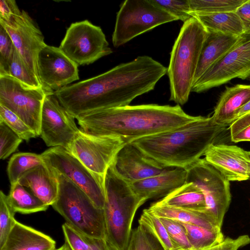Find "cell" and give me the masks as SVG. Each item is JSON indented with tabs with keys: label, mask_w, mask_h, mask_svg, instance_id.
<instances>
[{
	"label": "cell",
	"mask_w": 250,
	"mask_h": 250,
	"mask_svg": "<svg viewBox=\"0 0 250 250\" xmlns=\"http://www.w3.org/2000/svg\"><path fill=\"white\" fill-rule=\"evenodd\" d=\"M148 209L159 218H168L212 230L221 229L204 210L177 208L159 205L155 203L152 204Z\"/></svg>",
	"instance_id": "cell-24"
},
{
	"label": "cell",
	"mask_w": 250,
	"mask_h": 250,
	"mask_svg": "<svg viewBox=\"0 0 250 250\" xmlns=\"http://www.w3.org/2000/svg\"><path fill=\"white\" fill-rule=\"evenodd\" d=\"M193 249H202L221 242L225 238L221 229L212 230L202 227L182 223Z\"/></svg>",
	"instance_id": "cell-30"
},
{
	"label": "cell",
	"mask_w": 250,
	"mask_h": 250,
	"mask_svg": "<svg viewBox=\"0 0 250 250\" xmlns=\"http://www.w3.org/2000/svg\"><path fill=\"white\" fill-rule=\"evenodd\" d=\"M21 11L14 0H1L0 1V21L9 22L20 15Z\"/></svg>",
	"instance_id": "cell-43"
},
{
	"label": "cell",
	"mask_w": 250,
	"mask_h": 250,
	"mask_svg": "<svg viewBox=\"0 0 250 250\" xmlns=\"http://www.w3.org/2000/svg\"><path fill=\"white\" fill-rule=\"evenodd\" d=\"M59 191L52 205L71 227L84 234L105 239L103 209L99 208L79 187L57 173Z\"/></svg>",
	"instance_id": "cell-6"
},
{
	"label": "cell",
	"mask_w": 250,
	"mask_h": 250,
	"mask_svg": "<svg viewBox=\"0 0 250 250\" xmlns=\"http://www.w3.org/2000/svg\"><path fill=\"white\" fill-rule=\"evenodd\" d=\"M167 68L147 56L119 64L95 77L67 85L54 94L75 119L95 111L129 105L154 89Z\"/></svg>",
	"instance_id": "cell-1"
},
{
	"label": "cell",
	"mask_w": 250,
	"mask_h": 250,
	"mask_svg": "<svg viewBox=\"0 0 250 250\" xmlns=\"http://www.w3.org/2000/svg\"><path fill=\"white\" fill-rule=\"evenodd\" d=\"M205 160L229 181H242L250 177L248 152L234 145L214 144L204 154Z\"/></svg>",
	"instance_id": "cell-18"
},
{
	"label": "cell",
	"mask_w": 250,
	"mask_h": 250,
	"mask_svg": "<svg viewBox=\"0 0 250 250\" xmlns=\"http://www.w3.org/2000/svg\"><path fill=\"white\" fill-rule=\"evenodd\" d=\"M208 32L239 36L244 33L241 20L235 12L215 13H190Z\"/></svg>",
	"instance_id": "cell-25"
},
{
	"label": "cell",
	"mask_w": 250,
	"mask_h": 250,
	"mask_svg": "<svg viewBox=\"0 0 250 250\" xmlns=\"http://www.w3.org/2000/svg\"><path fill=\"white\" fill-rule=\"evenodd\" d=\"M37 76L42 86L54 91L79 79L78 65L59 47L46 45L39 53Z\"/></svg>",
	"instance_id": "cell-15"
},
{
	"label": "cell",
	"mask_w": 250,
	"mask_h": 250,
	"mask_svg": "<svg viewBox=\"0 0 250 250\" xmlns=\"http://www.w3.org/2000/svg\"><path fill=\"white\" fill-rule=\"evenodd\" d=\"M186 169L172 167L166 171L130 184L134 193L146 201L163 198L187 181Z\"/></svg>",
	"instance_id": "cell-19"
},
{
	"label": "cell",
	"mask_w": 250,
	"mask_h": 250,
	"mask_svg": "<svg viewBox=\"0 0 250 250\" xmlns=\"http://www.w3.org/2000/svg\"><path fill=\"white\" fill-rule=\"evenodd\" d=\"M190 13L235 12L246 0H189Z\"/></svg>",
	"instance_id": "cell-32"
},
{
	"label": "cell",
	"mask_w": 250,
	"mask_h": 250,
	"mask_svg": "<svg viewBox=\"0 0 250 250\" xmlns=\"http://www.w3.org/2000/svg\"><path fill=\"white\" fill-rule=\"evenodd\" d=\"M250 101V85L239 84L227 87L211 117L218 125H229L236 119L240 109Z\"/></svg>",
	"instance_id": "cell-22"
},
{
	"label": "cell",
	"mask_w": 250,
	"mask_h": 250,
	"mask_svg": "<svg viewBox=\"0 0 250 250\" xmlns=\"http://www.w3.org/2000/svg\"><path fill=\"white\" fill-rule=\"evenodd\" d=\"M0 122H3L22 140L29 141L37 137L34 131L18 116L0 104Z\"/></svg>",
	"instance_id": "cell-35"
},
{
	"label": "cell",
	"mask_w": 250,
	"mask_h": 250,
	"mask_svg": "<svg viewBox=\"0 0 250 250\" xmlns=\"http://www.w3.org/2000/svg\"><path fill=\"white\" fill-rule=\"evenodd\" d=\"M177 20L153 0H126L117 14L113 44L118 47L160 25Z\"/></svg>",
	"instance_id": "cell-7"
},
{
	"label": "cell",
	"mask_w": 250,
	"mask_h": 250,
	"mask_svg": "<svg viewBox=\"0 0 250 250\" xmlns=\"http://www.w3.org/2000/svg\"><path fill=\"white\" fill-rule=\"evenodd\" d=\"M111 165L117 174L130 184L172 168L150 158L131 143H126L121 147Z\"/></svg>",
	"instance_id": "cell-17"
},
{
	"label": "cell",
	"mask_w": 250,
	"mask_h": 250,
	"mask_svg": "<svg viewBox=\"0 0 250 250\" xmlns=\"http://www.w3.org/2000/svg\"><path fill=\"white\" fill-rule=\"evenodd\" d=\"M126 250H165L158 239L146 228L139 225L132 229Z\"/></svg>",
	"instance_id": "cell-34"
},
{
	"label": "cell",
	"mask_w": 250,
	"mask_h": 250,
	"mask_svg": "<svg viewBox=\"0 0 250 250\" xmlns=\"http://www.w3.org/2000/svg\"><path fill=\"white\" fill-rule=\"evenodd\" d=\"M153 1L172 15L178 20L184 22L191 18L189 0H153Z\"/></svg>",
	"instance_id": "cell-40"
},
{
	"label": "cell",
	"mask_w": 250,
	"mask_h": 250,
	"mask_svg": "<svg viewBox=\"0 0 250 250\" xmlns=\"http://www.w3.org/2000/svg\"><path fill=\"white\" fill-rule=\"evenodd\" d=\"M10 36L14 46L28 66L37 75L39 52L46 46L44 37L34 21L24 10L9 22L0 21Z\"/></svg>",
	"instance_id": "cell-16"
},
{
	"label": "cell",
	"mask_w": 250,
	"mask_h": 250,
	"mask_svg": "<svg viewBox=\"0 0 250 250\" xmlns=\"http://www.w3.org/2000/svg\"><path fill=\"white\" fill-rule=\"evenodd\" d=\"M250 243L249 235H241L235 238L225 237L220 243L213 246L202 249H180L177 250H239L240 248Z\"/></svg>",
	"instance_id": "cell-42"
},
{
	"label": "cell",
	"mask_w": 250,
	"mask_h": 250,
	"mask_svg": "<svg viewBox=\"0 0 250 250\" xmlns=\"http://www.w3.org/2000/svg\"><path fill=\"white\" fill-rule=\"evenodd\" d=\"M155 203L161 206L195 210H205L206 208L203 191L191 182H186Z\"/></svg>",
	"instance_id": "cell-26"
},
{
	"label": "cell",
	"mask_w": 250,
	"mask_h": 250,
	"mask_svg": "<svg viewBox=\"0 0 250 250\" xmlns=\"http://www.w3.org/2000/svg\"><path fill=\"white\" fill-rule=\"evenodd\" d=\"M18 183L29 189L48 206L57 200L59 191L57 175L45 163L25 173Z\"/></svg>",
	"instance_id": "cell-20"
},
{
	"label": "cell",
	"mask_w": 250,
	"mask_h": 250,
	"mask_svg": "<svg viewBox=\"0 0 250 250\" xmlns=\"http://www.w3.org/2000/svg\"><path fill=\"white\" fill-rule=\"evenodd\" d=\"M126 143L121 138L96 135L79 129L69 151L103 181L119 150Z\"/></svg>",
	"instance_id": "cell-13"
},
{
	"label": "cell",
	"mask_w": 250,
	"mask_h": 250,
	"mask_svg": "<svg viewBox=\"0 0 250 250\" xmlns=\"http://www.w3.org/2000/svg\"><path fill=\"white\" fill-rule=\"evenodd\" d=\"M250 76V33L241 35L233 47L193 85L191 92L200 93L235 78Z\"/></svg>",
	"instance_id": "cell-12"
},
{
	"label": "cell",
	"mask_w": 250,
	"mask_h": 250,
	"mask_svg": "<svg viewBox=\"0 0 250 250\" xmlns=\"http://www.w3.org/2000/svg\"><path fill=\"white\" fill-rule=\"evenodd\" d=\"M159 218L175 246V250L191 249L186 230L181 223L168 218Z\"/></svg>",
	"instance_id": "cell-37"
},
{
	"label": "cell",
	"mask_w": 250,
	"mask_h": 250,
	"mask_svg": "<svg viewBox=\"0 0 250 250\" xmlns=\"http://www.w3.org/2000/svg\"><path fill=\"white\" fill-rule=\"evenodd\" d=\"M7 198L10 206L16 213L30 214L45 211L49 207L29 189L18 182L11 185Z\"/></svg>",
	"instance_id": "cell-27"
},
{
	"label": "cell",
	"mask_w": 250,
	"mask_h": 250,
	"mask_svg": "<svg viewBox=\"0 0 250 250\" xmlns=\"http://www.w3.org/2000/svg\"><path fill=\"white\" fill-rule=\"evenodd\" d=\"M44 163L41 154L19 152L10 159L7 171L11 185L17 183L26 172Z\"/></svg>",
	"instance_id": "cell-29"
},
{
	"label": "cell",
	"mask_w": 250,
	"mask_h": 250,
	"mask_svg": "<svg viewBox=\"0 0 250 250\" xmlns=\"http://www.w3.org/2000/svg\"><path fill=\"white\" fill-rule=\"evenodd\" d=\"M186 169V182L193 183L202 190L206 203L204 211L222 228L231 200L229 181L204 158Z\"/></svg>",
	"instance_id": "cell-9"
},
{
	"label": "cell",
	"mask_w": 250,
	"mask_h": 250,
	"mask_svg": "<svg viewBox=\"0 0 250 250\" xmlns=\"http://www.w3.org/2000/svg\"><path fill=\"white\" fill-rule=\"evenodd\" d=\"M48 235L17 221L0 250H56Z\"/></svg>",
	"instance_id": "cell-21"
},
{
	"label": "cell",
	"mask_w": 250,
	"mask_h": 250,
	"mask_svg": "<svg viewBox=\"0 0 250 250\" xmlns=\"http://www.w3.org/2000/svg\"><path fill=\"white\" fill-rule=\"evenodd\" d=\"M139 224L146 228L161 243L165 250H175L164 225L160 218L151 212L148 208L145 209L138 221Z\"/></svg>",
	"instance_id": "cell-31"
},
{
	"label": "cell",
	"mask_w": 250,
	"mask_h": 250,
	"mask_svg": "<svg viewBox=\"0 0 250 250\" xmlns=\"http://www.w3.org/2000/svg\"><path fill=\"white\" fill-rule=\"evenodd\" d=\"M7 76L31 86L42 87L38 76L28 66L16 48L9 63Z\"/></svg>",
	"instance_id": "cell-33"
},
{
	"label": "cell",
	"mask_w": 250,
	"mask_h": 250,
	"mask_svg": "<svg viewBox=\"0 0 250 250\" xmlns=\"http://www.w3.org/2000/svg\"><path fill=\"white\" fill-rule=\"evenodd\" d=\"M227 126L215 124L211 117L199 116L195 120L177 128L131 143L165 167L186 169L204 155L225 132Z\"/></svg>",
	"instance_id": "cell-3"
},
{
	"label": "cell",
	"mask_w": 250,
	"mask_h": 250,
	"mask_svg": "<svg viewBox=\"0 0 250 250\" xmlns=\"http://www.w3.org/2000/svg\"><path fill=\"white\" fill-rule=\"evenodd\" d=\"M229 128L232 142H250V113L235 120Z\"/></svg>",
	"instance_id": "cell-41"
},
{
	"label": "cell",
	"mask_w": 250,
	"mask_h": 250,
	"mask_svg": "<svg viewBox=\"0 0 250 250\" xmlns=\"http://www.w3.org/2000/svg\"><path fill=\"white\" fill-rule=\"evenodd\" d=\"M49 91L33 87L9 76H0V104L22 119L36 133L41 134L43 103Z\"/></svg>",
	"instance_id": "cell-8"
},
{
	"label": "cell",
	"mask_w": 250,
	"mask_h": 250,
	"mask_svg": "<svg viewBox=\"0 0 250 250\" xmlns=\"http://www.w3.org/2000/svg\"><path fill=\"white\" fill-rule=\"evenodd\" d=\"M16 212L10 206L6 195L0 191V247L4 244L16 220Z\"/></svg>",
	"instance_id": "cell-36"
},
{
	"label": "cell",
	"mask_w": 250,
	"mask_h": 250,
	"mask_svg": "<svg viewBox=\"0 0 250 250\" xmlns=\"http://www.w3.org/2000/svg\"><path fill=\"white\" fill-rule=\"evenodd\" d=\"M235 12L241 20L244 33H250V0H246Z\"/></svg>",
	"instance_id": "cell-44"
},
{
	"label": "cell",
	"mask_w": 250,
	"mask_h": 250,
	"mask_svg": "<svg viewBox=\"0 0 250 250\" xmlns=\"http://www.w3.org/2000/svg\"><path fill=\"white\" fill-rule=\"evenodd\" d=\"M249 113H250V101L240 109L236 119Z\"/></svg>",
	"instance_id": "cell-45"
},
{
	"label": "cell",
	"mask_w": 250,
	"mask_h": 250,
	"mask_svg": "<svg viewBox=\"0 0 250 250\" xmlns=\"http://www.w3.org/2000/svg\"><path fill=\"white\" fill-rule=\"evenodd\" d=\"M248 152L250 158V151H248ZM249 179H250V177Z\"/></svg>",
	"instance_id": "cell-46"
},
{
	"label": "cell",
	"mask_w": 250,
	"mask_h": 250,
	"mask_svg": "<svg viewBox=\"0 0 250 250\" xmlns=\"http://www.w3.org/2000/svg\"><path fill=\"white\" fill-rule=\"evenodd\" d=\"M41 155L49 167L82 189L97 207L104 208L105 201L104 182L90 171L68 150L61 146L52 147Z\"/></svg>",
	"instance_id": "cell-11"
},
{
	"label": "cell",
	"mask_w": 250,
	"mask_h": 250,
	"mask_svg": "<svg viewBox=\"0 0 250 250\" xmlns=\"http://www.w3.org/2000/svg\"><path fill=\"white\" fill-rule=\"evenodd\" d=\"M22 139L9 126L0 122V159L5 160L15 152Z\"/></svg>",
	"instance_id": "cell-38"
},
{
	"label": "cell",
	"mask_w": 250,
	"mask_h": 250,
	"mask_svg": "<svg viewBox=\"0 0 250 250\" xmlns=\"http://www.w3.org/2000/svg\"><path fill=\"white\" fill-rule=\"evenodd\" d=\"M239 36L208 32L201 51L194 83L233 47Z\"/></svg>",
	"instance_id": "cell-23"
},
{
	"label": "cell",
	"mask_w": 250,
	"mask_h": 250,
	"mask_svg": "<svg viewBox=\"0 0 250 250\" xmlns=\"http://www.w3.org/2000/svg\"><path fill=\"white\" fill-rule=\"evenodd\" d=\"M207 34L204 26L192 17L184 22L173 46L167 74L170 100L177 104L183 105L188 100Z\"/></svg>",
	"instance_id": "cell-4"
},
{
	"label": "cell",
	"mask_w": 250,
	"mask_h": 250,
	"mask_svg": "<svg viewBox=\"0 0 250 250\" xmlns=\"http://www.w3.org/2000/svg\"><path fill=\"white\" fill-rule=\"evenodd\" d=\"M62 229L65 243L70 250H111L105 239L82 233L66 223L62 225Z\"/></svg>",
	"instance_id": "cell-28"
},
{
	"label": "cell",
	"mask_w": 250,
	"mask_h": 250,
	"mask_svg": "<svg viewBox=\"0 0 250 250\" xmlns=\"http://www.w3.org/2000/svg\"><path fill=\"white\" fill-rule=\"evenodd\" d=\"M198 117L187 114L179 104H146L97 110L76 119L85 132L118 137L127 143L177 128Z\"/></svg>",
	"instance_id": "cell-2"
},
{
	"label": "cell",
	"mask_w": 250,
	"mask_h": 250,
	"mask_svg": "<svg viewBox=\"0 0 250 250\" xmlns=\"http://www.w3.org/2000/svg\"><path fill=\"white\" fill-rule=\"evenodd\" d=\"M104 187L105 240L111 250H126L136 211L146 201L134 193L112 165L106 172Z\"/></svg>",
	"instance_id": "cell-5"
},
{
	"label": "cell",
	"mask_w": 250,
	"mask_h": 250,
	"mask_svg": "<svg viewBox=\"0 0 250 250\" xmlns=\"http://www.w3.org/2000/svg\"><path fill=\"white\" fill-rule=\"evenodd\" d=\"M75 118L48 91L42 105L41 119L42 138L48 146H61L69 151L80 128Z\"/></svg>",
	"instance_id": "cell-14"
},
{
	"label": "cell",
	"mask_w": 250,
	"mask_h": 250,
	"mask_svg": "<svg viewBox=\"0 0 250 250\" xmlns=\"http://www.w3.org/2000/svg\"><path fill=\"white\" fill-rule=\"evenodd\" d=\"M59 48L78 66L92 63L112 53L101 28L86 20L71 24Z\"/></svg>",
	"instance_id": "cell-10"
},
{
	"label": "cell",
	"mask_w": 250,
	"mask_h": 250,
	"mask_svg": "<svg viewBox=\"0 0 250 250\" xmlns=\"http://www.w3.org/2000/svg\"><path fill=\"white\" fill-rule=\"evenodd\" d=\"M15 47L3 27L0 25V76H7Z\"/></svg>",
	"instance_id": "cell-39"
}]
</instances>
